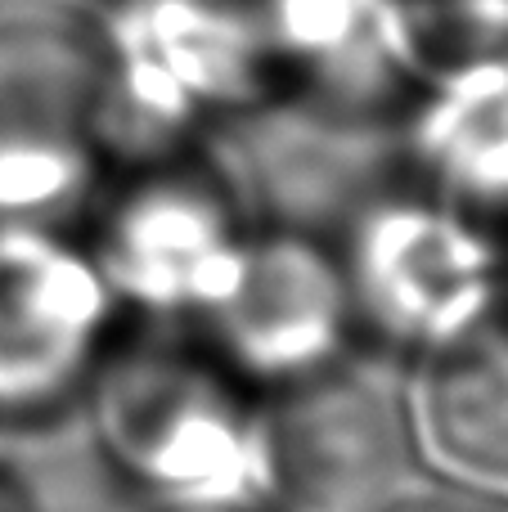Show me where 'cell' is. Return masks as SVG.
Returning <instances> with one entry per match:
<instances>
[{
  "mask_svg": "<svg viewBox=\"0 0 508 512\" xmlns=\"http://www.w3.org/2000/svg\"><path fill=\"white\" fill-rule=\"evenodd\" d=\"M90 450L144 508L252 504L261 495V396L189 328L126 324L81 400Z\"/></svg>",
  "mask_w": 508,
  "mask_h": 512,
  "instance_id": "6da1fadb",
  "label": "cell"
},
{
  "mask_svg": "<svg viewBox=\"0 0 508 512\" xmlns=\"http://www.w3.org/2000/svg\"><path fill=\"white\" fill-rule=\"evenodd\" d=\"M90 32L104 158L162 162L167 144L257 108L279 81L257 14L230 0H113Z\"/></svg>",
  "mask_w": 508,
  "mask_h": 512,
  "instance_id": "7a4b0ae2",
  "label": "cell"
},
{
  "mask_svg": "<svg viewBox=\"0 0 508 512\" xmlns=\"http://www.w3.org/2000/svg\"><path fill=\"white\" fill-rule=\"evenodd\" d=\"M338 261L356 342L401 369L504 319L508 239L428 189L365 203Z\"/></svg>",
  "mask_w": 508,
  "mask_h": 512,
  "instance_id": "3957f363",
  "label": "cell"
},
{
  "mask_svg": "<svg viewBox=\"0 0 508 512\" xmlns=\"http://www.w3.org/2000/svg\"><path fill=\"white\" fill-rule=\"evenodd\" d=\"M122 328L86 248L54 225H0V436H32L81 414Z\"/></svg>",
  "mask_w": 508,
  "mask_h": 512,
  "instance_id": "277c9868",
  "label": "cell"
},
{
  "mask_svg": "<svg viewBox=\"0 0 508 512\" xmlns=\"http://www.w3.org/2000/svg\"><path fill=\"white\" fill-rule=\"evenodd\" d=\"M99 144V59L90 23L0 18V225H54L90 194Z\"/></svg>",
  "mask_w": 508,
  "mask_h": 512,
  "instance_id": "5b68a950",
  "label": "cell"
},
{
  "mask_svg": "<svg viewBox=\"0 0 508 512\" xmlns=\"http://www.w3.org/2000/svg\"><path fill=\"white\" fill-rule=\"evenodd\" d=\"M189 333L261 400L360 351L338 248L297 225L252 230L230 283Z\"/></svg>",
  "mask_w": 508,
  "mask_h": 512,
  "instance_id": "8992f818",
  "label": "cell"
},
{
  "mask_svg": "<svg viewBox=\"0 0 508 512\" xmlns=\"http://www.w3.org/2000/svg\"><path fill=\"white\" fill-rule=\"evenodd\" d=\"M248 234L221 180L153 162L108 203L86 252L126 324L189 328L230 283Z\"/></svg>",
  "mask_w": 508,
  "mask_h": 512,
  "instance_id": "52a82bcc",
  "label": "cell"
},
{
  "mask_svg": "<svg viewBox=\"0 0 508 512\" xmlns=\"http://www.w3.org/2000/svg\"><path fill=\"white\" fill-rule=\"evenodd\" d=\"M405 477L396 387L356 360L261 400V495L275 512H374Z\"/></svg>",
  "mask_w": 508,
  "mask_h": 512,
  "instance_id": "ba28073f",
  "label": "cell"
},
{
  "mask_svg": "<svg viewBox=\"0 0 508 512\" xmlns=\"http://www.w3.org/2000/svg\"><path fill=\"white\" fill-rule=\"evenodd\" d=\"M396 409L419 481L508 504V324L482 328L414 360L396 382Z\"/></svg>",
  "mask_w": 508,
  "mask_h": 512,
  "instance_id": "9c48e42d",
  "label": "cell"
},
{
  "mask_svg": "<svg viewBox=\"0 0 508 512\" xmlns=\"http://www.w3.org/2000/svg\"><path fill=\"white\" fill-rule=\"evenodd\" d=\"M257 23L279 81L293 77L338 113L410 99L428 77L414 0H266Z\"/></svg>",
  "mask_w": 508,
  "mask_h": 512,
  "instance_id": "30bf717a",
  "label": "cell"
},
{
  "mask_svg": "<svg viewBox=\"0 0 508 512\" xmlns=\"http://www.w3.org/2000/svg\"><path fill=\"white\" fill-rule=\"evenodd\" d=\"M410 158L419 189L495 234L508 230V59L437 63L414 86Z\"/></svg>",
  "mask_w": 508,
  "mask_h": 512,
  "instance_id": "8fae6325",
  "label": "cell"
},
{
  "mask_svg": "<svg viewBox=\"0 0 508 512\" xmlns=\"http://www.w3.org/2000/svg\"><path fill=\"white\" fill-rule=\"evenodd\" d=\"M374 512H508V504H491V499H473V495H455L419 481V490L405 486L401 495H392L387 504H378Z\"/></svg>",
  "mask_w": 508,
  "mask_h": 512,
  "instance_id": "7c38bea8",
  "label": "cell"
},
{
  "mask_svg": "<svg viewBox=\"0 0 508 512\" xmlns=\"http://www.w3.org/2000/svg\"><path fill=\"white\" fill-rule=\"evenodd\" d=\"M0 512H32L23 481H18V472L5 459H0Z\"/></svg>",
  "mask_w": 508,
  "mask_h": 512,
  "instance_id": "4fadbf2b",
  "label": "cell"
},
{
  "mask_svg": "<svg viewBox=\"0 0 508 512\" xmlns=\"http://www.w3.org/2000/svg\"><path fill=\"white\" fill-rule=\"evenodd\" d=\"M144 512H275L266 499H252V504H216V508H144Z\"/></svg>",
  "mask_w": 508,
  "mask_h": 512,
  "instance_id": "5bb4252c",
  "label": "cell"
},
{
  "mask_svg": "<svg viewBox=\"0 0 508 512\" xmlns=\"http://www.w3.org/2000/svg\"><path fill=\"white\" fill-rule=\"evenodd\" d=\"M504 324H508V283H504Z\"/></svg>",
  "mask_w": 508,
  "mask_h": 512,
  "instance_id": "9a60e30c",
  "label": "cell"
}]
</instances>
